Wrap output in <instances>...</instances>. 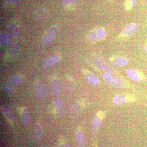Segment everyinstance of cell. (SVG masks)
Returning <instances> with one entry per match:
<instances>
[{
  "label": "cell",
  "mask_w": 147,
  "mask_h": 147,
  "mask_svg": "<svg viewBox=\"0 0 147 147\" xmlns=\"http://www.w3.org/2000/svg\"><path fill=\"white\" fill-rule=\"evenodd\" d=\"M94 62L98 68L105 73L111 74L113 72V67L102 59L98 57L95 58Z\"/></svg>",
  "instance_id": "obj_1"
},
{
  "label": "cell",
  "mask_w": 147,
  "mask_h": 147,
  "mask_svg": "<svg viewBox=\"0 0 147 147\" xmlns=\"http://www.w3.org/2000/svg\"><path fill=\"white\" fill-rule=\"evenodd\" d=\"M103 77L107 83L116 88H121L123 87V84L120 80L110 74L105 73Z\"/></svg>",
  "instance_id": "obj_2"
},
{
  "label": "cell",
  "mask_w": 147,
  "mask_h": 147,
  "mask_svg": "<svg viewBox=\"0 0 147 147\" xmlns=\"http://www.w3.org/2000/svg\"><path fill=\"white\" fill-rule=\"evenodd\" d=\"M55 105L57 108L58 115L60 117L65 115L66 105L64 100L59 98H56L55 100Z\"/></svg>",
  "instance_id": "obj_3"
},
{
  "label": "cell",
  "mask_w": 147,
  "mask_h": 147,
  "mask_svg": "<svg viewBox=\"0 0 147 147\" xmlns=\"http://www.w3.org/2000/svg\"><path fill=\"white\" fill-rule=\"evenodd\" d=\"M106 32L103 29H98L92 32L89 35V38L91 40H99L104 38Z\"/></svg>",
  "instance_id": "obj_4"
},
{
  "label": "cell",
  "mask_w": 147,
  "mask_h": 147,
  "mask_svg": "<svg viewBox=\"0 0 147 147\" xmlns=\"http://www.w3.org/2000/svg\"><path fill=\"white\" fill-rule=\"evenodd\" d=\"M36 94L37 97L42 98L47 94V90L45 85L42 82H38L36 83L35 88Z\"/></svg>",
  "instance_id": "obj_5"
},
{
  "label": "cell",
  "mask_w": 147,
  "mask_h": 147,
  "mask_svg": "<svg viewBox=\"0 0 147 147\" xmlns=\"http://www.w3.org/2000/svg\"><path fill=\"white\" fill-rule=\"evenodd\" d=\"M57 28L56 27H52L48 31L43 40V44L48 45L52 41L53 38L57 33Z\"/></svg>",
  "instance_id": "obj_6"
},
{
  "label": "cell",
  "mask_w": 147,
  "mask_h": 147,
  "mask_svg": "<svg viewBox=\"0 0 147 147\" xmlns=\"http://www.w3.org/2000/svg\"><path fill=\"white\" fill-rule=\"evenodd\" d=\"M60 60V58L58 56L54 55L48 57L45 59L43 63V66L45 68L50 67L57 63Z\"/></svg>",
  "instance_id": "obj_7"
},
{
  "label": "cell",
  "mask_w": 147,
  "mask_h": 147,
  "mask_svg": "<svg viewBox=\"0 0 147 147\" xmlns=\"http://www.w3.org/2000/svg\"><path fill=\"white\" fill-rule=\"evenodd\" d=\"M61 85L57 80H54L51 82L50 85V92L53 94H57L60 92Z\"/></svg>",
  "instance_id": "obj_8"
},
{
  "label": "cell",
  "mask_w": 147,
  "mask_h": 147,
  "mask_svg": "<svg viewBox=\"0 0 147 147\" xmlns=\"http://www.w3.org/2000/svg\"><path fill=\"white\" fill-rule=\"evenodd\" d=\"M19 49L18 42L16 41H13L9 43L7 51L9 55H13L18 53Z\"/></svg>",
  "instance_id": "obj_9"
},
{
  "label": "cell",
  "mask_w": 147,
  "mask_h": 147,
  "mask_svg": "<svg viewBox=\"0 0 147 147\" xmlns=\"http://www.w3.org/2000/svg\"><path fill=\"white\" fill-rule=\"evenodd\" d=\"M81 110V106L78 102H74L70 107L69 116L70 117L74 118L79 115Z\"/></svg>",
  "instance_id": "obj_10"
},
{
  "label": "cell",
  "mask_w": 147,
  "mask_h": 147,
  "mask_svg": "<svg viewBox=\"0 0 147 147\" xmlns=\"http://www.w3.org/2000/svg\"><path fill=\"white\" fill-rule=\"evenodd\" d=\"M34 136L35 141L37 143H40L42 139V129L39 124H36L34 127Z\"/></svg>",
  "instance_id": "obj_11"
},
{
  "label": "cell",
  "mask_w": 147,
  "mask_h": 147,
  "mask_svg": "<svg viewBox=\"0 0 147 147\" xmlns=\"http://www.w3.org/2000/svg\"><path fill=\"white\" fill-rule=\"evenodd\" d=\"M138 29V26L134 24H131L127 26L124 28L122 33L124 35H129L136 31Z\"/></svg>",
  "instance_id": "obj_12"
},
{
  "label": "cell",
  "mask_w": 147,
  "mask_h": 147,
  "mask_svg": "<svg viewBox=\"0 0 147 147\" xmlns=\"http://www.w3.org/2000/svg\"><path fill=\"white\" fill-rule=\"evenodd\" d=\"M112 64L116 67H122L127 65L128 61L125 58L118 57L114 58L111 61Z\"/></svg>",
  "instance_id": "obj_13"
},
{
  "label": "cell",
  "mask_w": 147,
  "mask_h": 147,
  "mask_svg": "<svg viewBox=\"0 0 147 147\" xmlns=\"http://www.w3.org/2000/svg\"><path fill=\"white\" fill-rule=\"evenodd\" d=\"M101 123L102 119L98 116H94L91 120V126L93 131H97L100 128Z\"/></svg>",
  "instance_id": "obj_14"
},
{
  "label": "cell",
  "mask_w": 147,
  "mask_h": 147,
  "mask_svg": "<svg viewBox=\"0 0 147 147\" xmlns=\"http://www.w3.org/2000/svg\"><path fill=\"white\" fill-rule=\"evenodd\" d=\"M3 113L9 121H12L14 119V115L12 109L8 105H4L2 107Z\"/></svg>",
  "instance_id": "obj_15"
},
{
  "label": "cell",
  "mask_w": 147,
  "mask_h": 147,
  "mask_svg": "<svg viewBox=\"0 0 147 147\" xmlns=\"http://www.w3.org/2000/svg\"><path fill=\"white\" fill-rule=\"evenodd\" d=\"M21 118L22 122L24 125L28 124L30 121V115L28 109L24 108L21 113Z\"/></svg>",
  "instance_id": "obj_16"
},
{
  "label": "cell",
  "mask_w": 147,
  "mask_h": 147,
  "mask_svg": "<svg viewBox=\"0 0 147 147\" xmlns=\"http://www.w3.org/2000/svg\"><path fill=\"white\" fill-rule=\"evenodd\" d=\"M126 74L130 79L135 82H139L141 80V76L134 69H127L126 71Z\"/></svg>",
  "instance_id": "obj_17"
},
{
  "label": "cell",
  "mask_w": 147,
  "mask_h": 147,
  "mask_svg": "<svg viewBox=\"0 0 147 147\" xmlns=\"http://www.w3.org/2000/svg\"><path fill=\"white\" fill-rule=\"evenodd\" d=\"M63 88L66 92L71 93L74 91L75 86L73 83L68 80H64L63 82Z\"/></svg>",
  "instance_id": "obj_18"
},
{
  "label": "cell",
  "mask_w": 147,
  "mask_h": 147,
  "mask_svg": "<svg viewBox=\"0 0 147 147\" xmlns=\"http://www.w3.org/2000/svg\"><path fill=\"white\" fill-rule=\"evenodd\" d=\"M2 89L5 93L9 95L13 94L15 92V87L9 83L4 84L2 87Z\"/></svg>",
  "instance_id": "obj_19"
},
{
  "label": "cell",
  "mask_w": 147,
  "mask_h": 147,
  "mask_svg": "<svg viewBox=\"0 0 147 147\" xmlns=\"http://www.w3.org/2000/svg\"><path fill=\"white\" fill-rule=\"evenodd\" d=\"M76 144L78 147H84L85 145V137L82 132L77 133L76 136Z\"/></svg>",
  "instance_id": "obj_20"
},
{
  "label": "cell",
  "mask_w": 147,
  "mask_h": 147,
  "mask_svg": "<svg viewBox=\"0 0 147 147\" xmlns=\"http://www.w3.org/2000/svg\"><path fill=\"white\" fill-rule=\"evenodd\" d=\"M86 79L88 83L92 85L95 86L99 83V80L97 77L92 73H88L86 74Z\"/></svg>",
  "instance_id": "obj_21"
},
{
  "label": "cell",
  "mask_w": 147,
  "mask_h": 147,
  "mask_svg": "<svg viewBox=\"0 0 147 147\" xmlns=\"http://www.w3.org/2000/svg\"><path fill=\"white\" fill-rule=\"evenodd\" d=\"M8 32L11 36L15 37L20 34V31L15 24H11L8 28Z\"/></svg>",
  "instance_id": "obj_22"
},
{
  "label": "cell",
  "mask_w": 147,
  "mask_h": 147,
  "mask_svg": "<svg viewBox=\"0 0 147 147\" xmlns=\"http://www.w3.org/2000/svg\"><path fill=\"white\" fill-rule=\"evenodd\" d=\"M8 80L10 83L16 86L20 85L23 82V79L21 76L17 75H11L9 76Z\"/></svg>",
  "instance_id": "obj_23"
},
{
  "label": "cell",
  "mask_w": 147,
  "mask_h": 147,
  "mask_svg": "<svg viewBox=\"0 0 147 147\" xmlns=\"http://www.w3.org/2000/svg\"><path fill=\"white\" fill-rule=\"evenodd\" d=\"M126 97L122 95H117L114 96L113 101L116 104H122L126 101Z\"/></svg>",
  "instance_id": "obj_24"
},
{
  "label": "cell",
  "mask_w": 147,
  "mask_h": 147,
  "mask_svg": "<svg viewBox=\"0 0 147 147\" xmlns=\"http://www.w3.org/2000/svg\"><path fill=\"white\" fill-rule=\"evenodd\" d=\"M0 42L3 46L8 45L9 42V37L7 34H2L0 36Z\"/></svg>",
  "instance_id": "obj_25"
},
{
  "label": "cell",
  "mask_w": 147,
  "mask_h": 147,
  "mask_svg": "<svg viewBox=\"0 0 147 147\" xmlns=\"http://www.w3.org/2000/svg\"><path fill=\"white\" fill-rule=\"evenodd\" d=\"M137 0H126L125 2V7L126 9H130L131 7H134L136 5Z\"/></svg>",
  "instance_id": "obj_26"
},
{
  "label": "cell",
  "mask_w": 147,
  "mask_h": 147,
  "mask_svg": "<svg viewBox=\"0 0 147 147\" xmlns=\"http://www.w3.org/2000/svg\"><path fill=\"white\" fill-rule=\"evenodd\" d=\"M75 2V0H61V4L64 6L74 4Z\"/></svg>",
  "instance_id": "obj_27"
},
{
  "label": "cell",
  "mask_w": 147,
  "mask_h": 147,
  "mask_svg": "<svg viewBox=\"0 0 147 147\" xmlns=\"http://www.w3.org/2000/svg\"><path fill=\"white\" fill-rule=\"evenodd\" d=\"M5 1L10 3H17L20 1V0H5Z\"/></svg>",
  "instance_id": "obj_28"
},
{
  "label": "cell",
  "mask_w": 147,
  "mask_h": 147,
  "mask_svg": "<svg viewBox=\"0 0 147 147\" xmlns=\"http://www.w3.org/2000/svg\"><path fill=\"white\" fill-rule=\"evenodd\" d=\"M59 147H71L70 146V145H69L68 144H62Z\"/></svg>",
  "instance_id": "obj_29"
},
{
  "label": "cell",
  "mask_w": 147,
  "mask_h": 147,
  "mask_svg": "<svg viewBox=\"0 0 147 147\" xmlns=\"http://www.w3.org/2000/svg\"><path fill=\"white\" fill-rule=\"evenodd\" d=\"M145 51L147 53V45L145 47Z\"/></svg>",
  "instance_id": "obj_30"
},
{
  "label": "cell",
  "mask_w": 147,
  "mask_h": 147,
  "mask_svg": "<svg viewBox=\"0 0 147 147\" xmlns=\"http://www.w3.org/2000/svg\"></svg>",
  "instance_id": "obj_31"
}]
</instances>
